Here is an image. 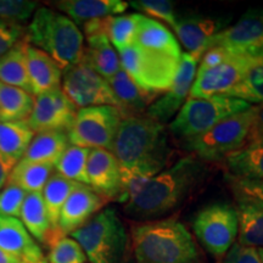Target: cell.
Listing matches in <instances>:
<instances>
[{
  "mask_svg": "<svg viewBox=\"0 0 263 263\" xmlns=\"http://www.w3.org/2000/svg\"><path fill=\"white\" fill-rule=\"evenodd\" d=\"M77 184L78 183L71 182V180L61 177L60 174L55 173L50 177V179L48 180L44 189H43L42 196L43 200H44L45 207H47L49 221H50V226L52 229L49 241L51 239L57 238V236H60L58 234V223L61 209L64 207L66 200L68 199L71 193L73 192V189L77 186Z\"/></svg>",
  "mask_w": 263,
  "mask_h": 263,
  "instance_id": "obj_32",
  "label": "cell"
},
{
  "mask_svg": "<svg viewBox=\"0 0 263 263\" xmlns=\"http://www.w3.org/2000/svg\"><path fill=\"white\" fill-rule=\"evenodd\" d=\"M229 18L188 15L177 20L174 32L186 52L200 60L210 43L219 32L228 27Z\"/></svg>",
  "mask_w": 263,
  "mask_h": 263,
  "instance_id": "obj_16",
  "label": "cell"
},
{
  "mask_svg": "<svg viewBox=\"0 0 263 263\" xmlns=\"http://www.w3.org/2000/svg\"><path fill=\"white\" fill-rule=\"evenodd\" d=\"M255 60L257 59L230 54L221 64L207 68L199 67L189 98L229 97Z\"/></svg>",
  "mask_w": 263,
  "mask_h": 263,
  "instance_id": "obj_13",
  "label": "cell"
},
{
  "mask_svg": "<svg viewBox=\"0 0 263 263\" xmlns=\"http://www.w3.org/2000/svg\"><path fill=\"white\" fill-rule=\"evenodd\" d=\"M25 32L17 22L0 20V58L25 38Z\"/></svg>",
  "mask_w": 263,
  "mask_h": 263,
  "instance_id": "obj_42",
  "label": "cell"
},
{
  "mask_svg": "<svg viewBox=\"0 0 263 263\" xmlns=\"http://www.w3.org/2000/svg\"><path fill=\"white\" fill-rule=\"evenodd\" d=\"M194 234L205 250L223 258L238 239V213L234 206L218 202L203 207L193 219Z\"/></svg>",
  "mask_w": 263,
  "mask_h": 263,
  "instance_id": "obj_9",
  "label": "cell"
},
{
  "mask_svg": "<svg viewBox=\"0 0 263 263\" xmlns=\"http://www.w3.org/2000/svg\"><path fill=\"white\" fill-rule=\"evenodd\" d=\"M34 97L20 88L0 83V121L26 122L32 112Z\"/></svg>",
  "mask_w": 263,
  "mask_h": 263,
  "instance_id": "obj_31",
  "label": "cell"
},
{
  "mask_svg": "<svg viewBox=\"0 0 263 263\" xmlns=\"http://www.w3.org/2000/svg\"><path fill=\"white\" fill-rule=\"evenodd\" d=\"M54 168L51 164L32 163L21 160L10 172L8 183L24 189L26 193H42Z\"/></svg>",
  "mask_w": 263,
  "mask_h": 263,
  "instance_id": "obj_33",
  "label": "cell"
},
{
  "mask_svg": "<svg viewBox=\"0 0 263 263\" xmlns=\"http://www.w3.org/2000/svg\"><path fill=\"white\" fill-rule=\"evenodd\" d=\"M27 194L14 184L6 183L0 192V215L20 219V213Z\"/></svg>",
  "mask_w": 263,
  "mask_h": 263,
  "instance_id": "obj_40",
  "label": "cell"
},
{
  "mask_svg": "<svg viewBox=\"0 0 263 263\" xmlns=\"http://www.w3.org/2000/svg\"><path fill=\"white\" fill-rule=\"evenodd\" d=\"M111 153L120 163L121 171L153 178L167 168L172 156L168 130L164 124L146 116L122 118Z\"/></svg>",
  "mask_w": 263,
  "mask_h": 263,
  "instance_id": "obj_2",
  "label": "cell"
},
{
  "mask_svg": "<svg viewBox=\"0 0 263 263\" xmlns=\"http://www.w3.org/2000/svg\"><path fill=\"white\" fill-rule=\"evenodd\" d=\"M10 171L4 166V163L0 161V190H2L8 183Z\"/></svg>",
  "mask_w": 263,
  "mask_h": 263,
  "instance_id": "obj_45",
  "label": "cell"
},
{
  "mask_svg": "<svg viewBox=\"0 0 263 263\" xmlns=\"http://www.w3.org/2000/svg\"><path fill=\"white\" fill-rule=\"evenodd\" d=\"M25 39L32 47L48 54L61 70L82 61L84 34L66 15L41 6L31 17Z\"/></svg>",
  "mask_w": 263,
  "mask_h": 263,
  "instance_id": "obj_4",
  "label": "cell"
},
{
  "mask_svg": "<svg viewBox=\"0 0 263 263\" xmlns=\"http://www.w3.org/2000/svg\"><path fill=\"white\" fill-rule=\"evenodd\" d=\"M235 199H245L263 205V180H246L228 177Z\"/></svg>",
  "mask_w": 263,
  "mask_h": 263,
  "instance_id": "obj_41",
  "label": "cell"
},
{
  "mask_svg": "<svg viewBox=\"0 0 263 263\" xmlns=\"http://www.w3.org/2000/svg\"><path fill=\"white\" fill-rule=\"evenodd\" d=\"M130 248L137 263H202L192 233L177 218L133 224Z\"/></svg>",
  "mask_w": 263,
  "mask_h": 263,
  "instance_id": "obj_3",
  "label": "cell"
},
{
  "mask_svg": "<svg viewBox=\"0 0 263 263\" xmlns=\"http://www.w3.org/2000/svg\"><path fill=\"white\" fill-rule=\"evenodd\" d=\"M34 134L27 122L0 121V161L10 172L25 156Z\"/></svg>",
  "mask_w": 263,
  "mask_h": 263,
  "instance_id": "obj_24",
  "label": "cell"
},
{
  "mask_svg": "<svg viewBox=\"0 0 263 263\" xmlns=\"http://www.w3.org/2000/svg\"><path fill=\"white\" fill-rule=\"evenodd\" d=\"M55 6L76 25L83 26L93 20L122 14L128 3L123 0H62L55 3Z\"/></svg>",
  "mask_w": 263,
  "mask_h": 263,
  "instance_id": "obj_23",
  "label": "cell"
},
{
  "mask_svg": "<svg viewBox=\"0 0 263 263\" xmlns=\"http://www.w3.org/2000/svg\"><path fill=\"white\" fill-rule=\"evenodd\" d=\"M140 18V14L117 15L105 18L106 35L117 51L129 48L134 44Z\"/></svg>",
  "mask_w": 263,
  "mask_h": 263,
  "instance_id": "obj_34",
  "label": "cell"
},
{
  "mask_svg": "<svg viewBox=\"0 0 263 263\" xmlns=\"http://www.w3.org/2000/svg\"><path fill=\"white\" fill-rule=\"evenodd\" d=\"M118 52L122 70L138 87L154 97L170 89L178 72L180 60L143 50L136 44Z\"/></svg>",
  "mask_w": 263,
  "mask_h": 263,
  "instance_id": "obj_8",
  "label": "cell"
},
{
  "mask_svg": "<svg viewBox=\"0 0 263 263\" xmlns=\"http://www.w3.org/2000/svg\"><path fill=\"white\" fill-rule=\"evenodd\" d=\"M199 61V59L188 52H182L178 72L172 85L166 93H163L147 107L146 117L164 124L179 112L184 103L188 100L190 89L196 77Z\"/></svg>",
  "mask_w": 263,
  "mask_h": 263,
  "instance_id": "obj_15",
  "label": "cell"
},
{
  "mask_svg": "<svg viewBox=\"0 0 263 263\" xmlns=\"http://www.w3.org/2000/svg\"><path fill=\"white\" fill-rule=\"evenodd\" d=\"M87 47L82 61L90 66L105 80H108L122 68L117 50L112 47L105 33L88 35Z\"/></svg>",
  "mask_w": 263,
  "mask_h": 263,
  "instance_id": "obj_25",
  "label": "cell"
},
{
  "mask_svg": "<svg viewBox=\"0 0 263 263\" xmlns=\"http://www.w3.org/2000/svg\"><path fill=\"white\" fill-rule=\"evenodd\" d=\"M20 221L35 241L48 244L52 229L42 193H28L22 205Z\"/></svg>",
  "mask_w": 263,
  "mask_h": 263,
  "instance_id": "obj_29",
  "label": "cell"
},
{
  "mask_svg": "<svg viewBox=\"0 0 263 263\" xmlns=\"http://www.w3.org/2000/svg\"><path fill=\"white\" fill-rule=\"evenodd\" d=\"M106 81L117 101L118 111L123 118L141 116L144 111L146 112L147 107L156 98L138 87L122 68Z\"/></svg>",
  "mask_w": 263,
  "mask_h": 263,
  "instance_id": "obj_22",
  "label": "cell"
},
{
  "mask_svg": "<svg viewBox=\"0 0 263 263\" xmlns=\"http://www.w3.org/2000/svg\"><path fill=\"white\" fill-rule=\"evenodd\" d=\"M128 6L138 10L145 17L161 20L171 27H174L177 22L174 5L168 0H134L128 3Z\"/></svg>",
  "mask_w": 263,
  "mask_h": 263,
  "instance_id": "obj_38",
  "label": "cell"
},
{
  "mask_svg": "<svg viewBox=\"0 0 263 263\" xmlns=\"http://www.w3.org/2000/svg\"><path fill=\"white\" fill-rule=\"evenodd\" d=\"M39 263H47V261H45V259H43V261L39 262Z\"/></svg>",
  "mask_w": 263,
  "mask_h": 263,
  "instance_id": "obj_48",
  "label": "cell"
},
{
  "mask_svg": "<svg viewBox=\"0 0 263 263\" xmlns=\"http://www.w3.org/2000/svg\"><path fill=\"white\" fill-rule=\"evenodd\" d=\"M203 161L195 155L183 157L147 182L136 196L128 200L124 212L137 219L162 217L182 203L206 176Z\"/></svg>",
  "mask_w": 263,
  "mask_h": 263,
  "instance_id": "obj_1",
  "label": "cell"
},
{
  "mask_svg": "<svg viewBox=\"0 0 263 263\" xmlns=\"http://www.w3.org/2000/svg\"><path fill=\"white\" fill-rule=\"evenodd\" d=\"M78 108L66 97L61 88L34 97L32 112L26 121L34 133L65 132L73 123Z\"/></svg>",
  "mask_w": 263,
  "mask_h": 263,
  "instance_id": "obj_14",
  "label": "cell"
},
{
  "mask_svg": "<svg viewBox=\"0 0 263 263\" xmlns=\"http://www.w3.org/2000/svg\"><path fill=\"white\" fill-rule=\"evenodd\" d=\"M26 60H27L29 87L33 97L61 88L64 71L48 54L27 43Z\"/></svg>",
  "mask_w": 263,
  "mask_h": 263,
  "instance_id": "obj_20",
  "label": "cell"
},
{
  "mask_svg": "<svg viewBox=\"0 0 263 263\" xmlns=\"http://www.w3.org/2000/svg\"><path fill=\"white\" fill-rule=\"evenodd\" d=\"M223 161L232 178L263 180V140L248 141Z\"/></svg>",
  "mask_w": 263,
  "mask_h": 263,
  "instance_id": "obj_26",
  "label": "cell"
},
{
  "mask_svg": "<svg viewBox=\"0 0 263 263\" xmlns=\"http://www.w3.org/2000/svg\"><path fill=\"white\" fill-rule=\"evenodd\" d=\"M26 47H27V42L24 38L0 58V83L20 88L31 93L27 60H26Z\"/></svg>",
  "mask_w": 263,
  "mask_h": 263,
  "instance_id": "obj_30",
  "label": "cell"
},
{
  "mask_svg": "<svg viewBox=\"0 0 263 263\" xmlns=\"http://www.w3.org/2000/svg\"><path fill=\"white\" fill-rule=\"evenodd\" d=\"M61 89L78 110L90 106L117 107L107 81L83 61L64 71Z\"/></svg>",
  "mask_w": 263,
  "mask_h": 263,
  "instance_id": "obj_11",
  "label": "cell"
},
{
  "mask_svg": "<svg viewBox=\"0 0 263 263\" xmlns=\"http://www.w3.org/2000/svg\"><path fill=\"white\" fill-rule=\"evenodd\" d=\"M258 254H259V257H261V261L263 263V249H258Z\"/></svg>",
  "mask_w": 263,
  "mask_h": 263,
  "instance_id": "obj_47",
  "label": "cell"
},
{
  "mask_svg": "<svg viewBox=\"0 0 263 263\" xmlns=\"http://www.w3.org/2000/svg\"><path fill=\"white\" fill-rule=\"evenodd\" d=\"M255 117L252 122L251 132H250L249 141L251 140H263V104L255 105Z\"/></svg>",
  "mask_w": 263,
  "mask_h": 263,
  "instance_id": "obj_44",
  "label": "cell"
},
{
  "mask_svg": "<svg viewBox=\"0 0 263 263\" xmlns=\"http://www.w3.org/2000/svg\"><path fill=\"white\" fill-rule=\"evenodd\" d=\"M70 236L81 245L89 263H129V236L112 207L101 210Z\"/></svg>",
  "mask_w": 263,
  "mask_h": 263,
  "instance_id": "obj_5",
  "label": "cell"
},
{
  "mask_svg": "<svg viewBox=\"0 0 263 263\" xmlns=\"http://www.w3.org/2000/svg\"><path fill=\"white\" fill-rule=\"evenodd\" d=\"M134 44L143 50L180 60L182 50L176 35L156 20L141 15Z\"/></svg>",
  "mask_w": 263,
  "mask_h": 263,
  "instance_id": "obj_21",
  "label": "cell"
},
{
  "mask_svg": "<svg viewBox=\"0 0 263 263\" xmlns=\"http://www.w3.org/2000/svg\"><path fill=\"white\" fill-rule=\"evenodd\" d=\"M70 146L65 132H42L35 133L22 161L32 163L51 164L55 167L62 154Z\"/></svg>",
  "mask_w": 263,
  "mask_h": 263,
  "instance_id": "obj_28",
  "label": "cell"
},
{
  "mask_svg": "<svg viewBox=\"0 0 263 263\" xmlns=\"http://www.w3.org/2000/svg\"><path fill=\"white\" fill-rule=\"evenodd\" d=\"M229 97L240 99L249 104H263V59L252 62L244 78L230 91Z\"/></svg>",
  "mask_w": 263,
  "mask_h": 263,
  "instance_id": "obj_36",
  "label": "cell"
},
{
  "mask_svg": "<svg viewBox=\"0 0 263 263\" xmlns=\"http://www.w3.org/2000/svg\"><path fill=\"white\" fill-rule=\"evenodd\" d=\"M88 186L103 199L117 200L122 197L121 166L111 151L91 149L87 163Z\"/></svg>",
  "mask_w": 263,
  "mask_h": 263,
  "instance_id": "obj_17",
  "label": "cell"
},
{
  "mask_svg": "<svg viewBox=\"0 0 263 263\" xmlns=\"http://www.w3.org/2000/svg\"><path fill=\"white\" fill-rule=\"evenodd\" d=\"M38 9L37 2L28 0H0V20L20 22L29 20Z\"/></svg>",
  "mask_w": 263,
  "mask_h": 263,
  "instance_id": "obj_39",
  "label": "cell"
},
{
  "mask_svg": "<svg viewBox=\"0 0 263 263\" xmlns=\"http://www.w3.org/2000/svg\"><path fill=\"white\" fill-rule=\"evenodd\" d=\"M0 249L20 263H39L44 259L41 246L15 217L0 215Z\"/></svg>",
  "mask_w": 263,
  "mask_h": 263,
  "instance_id": "obj_19",
  "label": "cell"
},
{
  "mask_svg": "<svg viewBox=\"0 0 263 263\" xmlns=\"http://www.w3.org/2000/svg\"><path fill=\"white\" fill-rule=\"evenodd\" d=\"M256 106L227 117L201 136L185 140V147L201 161L224 160L249 141Z\"/></svg>",
  "mask_w": 263,
  "mask_h": 263,
  "instance_id": "obj_7",
  "label": "cell"
},
{
  "mask_svg": "<svg viewBox=\"0 0 263 263\" xmlns=\"http://www.w3.org/2000/svg\"><path fill=\"white\" fill-rule=\"evenodd\" d=\"M223 263H262V261L258 249L248 248L236 242L223 257Z\"/></svg>",
  "mask_w": 263,
  "mask_h": 263,
  "instance_id": "obj_43",
  "label": "cell"
},
{
  "mask_svg": "<svg viewBox=\"0 0 263 263\" xmlns=\"http://www.w3.org/2000/svg\"><path fill=\"white\" fill-rule=\"evenodd\" d=\"M238 244L263 249V205L245 199H236Z\"/></svg>",
  "mask_w": 263,
  "mask_h": 263,
  "instance_id": "obj_27",
  "label": "cell"
},
{
  "mask_svg": "<svg viewBox=\"0 0 263 263\" xmlns=\"http://www.w3.org/2000/svg\"><path fill=\"white\" fill-rule=\"evenodd\" d=\"M91 149L70 145L55 164L57 173L71 182L88 185L87 163Z\"/></svg>",
  "mask_w": 263,
  "mask_h": 263,
  "instance_id": "obj_35",
  "label": "cell"
},
{
  "mask_svg": "<svg viewBox=\"0 0 263 263\" xmlns=\"http://www.w3.org/2000/svg\"><path fill=\"white\" fill-rule=\"evenodd\" d=\"M47 263H85L84 251L70 235H60L48 242Z\"/></svg>",
  "mask_w": 263,
  "mask_h": 263,
  "instance_id": "obj_37",
  "label": "cell"
},
{
  "mask_svg": "<svg viewBox=\"0 0 263 263\" xmlns=\"http://www.w3.org/2000/svg\"><path fill=\"white\" fill-rule=\"evenodd\" d=\"M105 203L106 200L89 186L77 184L61 209L58 223V234L71 235L100 212Z\"/></svg>",
  "mask_w": 263,
  "mask_h": 263,
  "instance_id": "obj_18",
  "label": "cell"
},
{
  "mask_svg": "<svg viewBox=\"0 0 263 263\" xmlns=\"http://www.w3.org/2000/svg\"><path fill=\"white\" fill-rule=\"evenodd\" d=\"M122 118L115 106L80 108L67 130L70 145L111 151Z\"/></svg>",
  "mask_w": 263,
  "mask_h": 263,
  "instance_id": "obj_10",
  "label": "cell"
},
{
  "mask_svg": "<svg viewBox=\"0 0 263 263\" xmlns=\"http://www.w3.org/2000/svg\"><path fill=\"white\" fill-rule=\"evenodd\" d=\"M0 263H20V262L16 258L12 257V256L6 254L5 251H3V250L0 249Z\"/></svg>",
  "mask_w": 263,
  "mask_h": 263,
  "instance_id": "obj_46",
  "label": "cell"
},
{
  "mask_svg": "<svg viewBox=\"0 0 263 263\" xmlns=\"http://www.w3.org/2000/svg\"><path fill=\"white\" fill-rule=\"evenodd\" d=\"M252 104L232 97L188 98L170 123L174 137L189 140L201 136L227 117L249 110Z\"/></svg>",
  "mask_w": 263,
  "mask_h": 263,
  "instance_id": "obj_6",
  "label": "cell"
},
{
  "mask_svg": "<svg viewBox=\"0 0 263 263\" xmlns=\"http://www.w3.org/2000/svg\"><path fill=\"white\" fill-rule=\"evenodd\" d=\"M211 48H223L249 59H263V8L249 9L234 25L212 39L209 45Z\"/></svg>",
  "mask_w": 263,
  "mask_h": 263,
  "instance_id": "obj_12",
  "label": "cell"
}]
</instances>
